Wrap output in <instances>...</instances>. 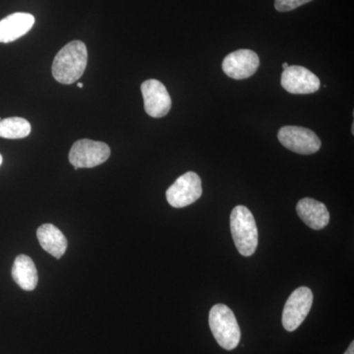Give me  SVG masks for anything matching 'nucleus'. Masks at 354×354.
I'll use <instances>...</instances> for the list:
<instances>
[{
  "label": "nucleus",
  "mask_w": 354,
  "mask_h": 354,
  "mask_svg": "<svg viewBox=\"0 0 354 354\" xmlns=\"http://www.w3.org/2000/svg\"><path fill=\"white\" fill-rule=\"evenodd\" d=\"M31 124L21 118H9L0 120V137L6 139H22L29 136Z\"/></svg>",
  "instance_id": "2eb2a0df"
},
{
  "label": "nucleus",
  "mask_w": 354,
  "mask_h": 354,
  "mask_svg": "<svg viewBox=\"0 0 354 354\" xmlns=\"http://www.w3.org/2000/svg\"><path fill=\"white\" fill-rule=\"evenodd\" d=\"M281 86L286 92L295 95L313 94L320 88V80L305 67L288 66L281 74Z\"/></svg>",
  "instance_id": "1a4fd4ad"
},
{
  "label": "nucleus",
  "mask_w": 354,
  "mask_h": 354,
  "mask_svg": "<svg viewBox=\"0 0 354 354\" xmlns=\"http://www.w3.org/2000/svg\"><path fill=\"white\" fill-rule=\"evenodd\" d=\"M2 160H2V156L0 155V165H1V164H2Z\"/></svg>",
  "instance_id": "aec40b11"
},
{
  "label": "nucleus",
  "mask_w": 354,
  "mask_h": 354,
  "mask_svg": "<svg viewBox=\"0 0 354 354\" xmlns=\"http://www.w3.org/2000/svg\"><path fill=\"white\" fill-rule=\"evenodd\" d=\"M209 324L214 337L221 348L232 351L239 346L241 339V328L234 312L227 305L216 304L212 307Z\"/></svg>",
  "instance_id": "7ed1b4c3"
},
{
  "label": "nucleus",
  "mask_w": 354,
  "mask_h": 354,
  "mask_svg": "<svg viewBox=\"0 0 354 354\" xmlns=\"http://www.w3.org/2000/svg\"><path fill=\"white\" fill-rule=\"evenodd\" d=\"M298 216L312 230H320L329 225L330 213L323 203L304 198L298 202L297 206Z\"/></svg>",
  "instance_id": "f8f14e48"
},
{
  "label": "nucleus",
  "mask_w": 354,
  "mask_h": 354,
  "mask_svg": "<svg viewBox=\"0 0 354 354\" xmlns=\"http://www.w3.org/2000/svg\"><path fill=\"white\" fill-rule=\"evenodd\" d=\"M230 232L235 246L242 256L249 257L258 246V228L250 209L236 206L230 215Z\"/></svg>",
  "instance_id": "f03ea898"
},
{
  "label": "nucleus",
  "mask_w": 354,
  "mask_h": 354,
  "mask_svg": "<svg viewBox=\"0 0 354 354\" xmlns=\"http://www.w3.org/2000/svg\"><path fill=\"white\" fill-rule=\"evenodd\" d=\"M111 156L109 145L102 142L82 139L75 142L69 153L70 164L75 171L78 169H91L104 164Z\"/></svg>",
  "instance_id": "20e7f679"
},
{
  "label": "nucleus",
  "mask_w": 354,
  "mask_h": 354,
  "mask_svg": "<svg viewBox=\"0 0 354 354\" xmlns=\"http://www.w3.org/2000/svg\"><path fill=\"white\" fill-rule=\"evenodd\" d=\"M344 354H354V342H351V346H348Z\"/></svg>",
  "instance_id": "f3484780"
},
{
  "label": "nucleus",
  "mask_w": 354,
  "mask_h": 354,
  "mask_svg": "<svg viewBox=\"0 0 354 354\" xmlns=\"http://www.w3.org/2000/svg\"><path fill=\"white\" fill-rule=\"evenodd\" d=\"M311 1L312 0H276L274 7L279 12H288Z\"/></svg>",
  "instance_id": "dca6fc26"
},
{
  "label": "nucleus",
  "mask_w": 354,
  "mask_h": 354,
  "mask_svg": "<svg viewBox=\"0 0 354 354\" xmlns=\"http://www.w3.org/2000/svg\"><path fill=\"white\" fill-rule=\"evenodd\" d=\"M278 138L281 145L300 155H312L321 148V140L316 133L304 127H281L278 133Z\"/></svg>",
  "instance_id": "0eeeda50"
},
{
  "label": "nucleus",
  "mask_w": 354,
  "mask_h": 354,
  "mask_svg": "<svg viewBox=\"0 0 354 354\" xmlns=\"http://www.w3.org/2000/svg\"><path fill=\"white\" fill-rule=\"evenodd\" d=\"M35 25V17L29 13H13L0 21V43L16 41L27 34Z\"/></svg>",
  "instance_id": "9b49d317"
},
{
  "label": "nucleus",
  "mask_w": 354,
  "mask_h": 354,
  "mask_svg": "<svg viewBox=\"0 0 354 354\" xmlns=\"http://www.w3.org/2000/svg\"><path fill=\"white\" fill-rule=\"evenodd\" d=\"M14 281L22 290L31 291L38 285V271L29 256L19 255L14 261L12 267Z\"/></svg>",
  "instance_id": "4468645a"
},
{
  "label": "nucleus",
  "mask_w": 354,
  "mask_h": 354,
  "mask_svg": "<svg viewBox=\"0 0 354 354\" xmlns=\"http://www.w3.org/2000/svg\"><path fill=\"white\" fill-rule=\"evenodd\" d=\"M146 113L153 118H164L171 109V97L167 88L160 81L150 79L142 84Z\"/></svg>",
  "instance_id": "6e6552de"
},
{
  "label": "nucleus",
  "mask_w": 354,
  "mask_h": 354,
  "mask_svg": "<svg viewBox=\"0 0 354 354\" xmlns=\"http://www.w3.org/2000/svg\"><path fill=\"white\" fill-rule=\"evenodd\" d=\"M260 65L257 53L250 50H239L230 53L223 62V70L230 78L243 80L253 76Z\"/></svg>",
  "instance_id": "9d476101"
},
{
  "label": "nucleus",
  "mask_w": 354,
  "mask_h": 354,
  "mask_svg": "<svg viewBox=\"0 0 354 354\" xmlns=\"http://www.w3.org/2000/svg\"><path fill=\"white\" fill-rule=\"evenodd\" d=\"M83 86V83H78V88H82Z\"/></svg>",
  "instance_id": "6ab92c4d"
},
{
  "label": "nucleus",
  "mask_w": 354,
  "mask_h": 354,
  "mask_svg": "<svg viewBox=\"0 0 354 354\" xmlns=\"http://www.w3.org/2000/svg\"><path fill=\"white\" fill-rule=\"evenodd\" d=\"M313 304V293L306 286H301L291 293L283 311V328L293 332L304 323Z\"/></svg>",
  "instance_id": "39448f33"
},
{
  "label": "nucleus",
  "mask_w": 354,
  "mask_h": 354,
  "mask_svg": "<svg viewBox=\"0 0 354 354\" xmlns=\"http://www.w3.org/2000/svg\"><path fill=\"white\" fill-rule=\"evenodd\" d=\"M288 64H283V69H286V68H288Z\"/></svg>",
  "instance_id": "a211bd4d"
},
{
  "label": "nucleus",
  "mask_w": 354,
  "mask_h": 354,
  "mask_svg": "<svg viewBox=\"0 0 354 354\" xmlns=\"http://www.w3.org/2000/svg\"><path fill=\"white\" fill-rule=\"evenodd\" d=\"M39 244L53 257L62 258L67 249V239L57 227L50 223L41 225L37 230Z\"/></svg>",
  "instance_id": "ddd939ff"
},
{
  "label": "nucleus",
  "mask_w": 354,
  "mask_h": 354,
  "mask_svg": "<svg viewBox=\"0 0 354 354\" xmlns=\"http://www.w3.org/2000/svg\"><path fill=\"white\" fill-rule=\"evenodd\" d=\"M202 181L195 172L189 171L179 176L167 190V200L174 208L189 206L202 196Z\"/></svg>",
  "instance_id": "423d86ee"
},
{
  "label": "nucleus",
  "mask_w": 354,
  "mask_h": 354,
  "mask_svg": "<svg viewBox=\"0 0 354 354\" xmlns=\"http://www.w3.org/2000/svg\"><path fill=\"white\" fill-rule=\"evenodd\" d=\"M88 64V50L81 41H73L64 46L53 64V76L57 82L71 85L82 77Z\"/></svg>",
  "instance_id": "f257e3e1"
}]
</instances>
